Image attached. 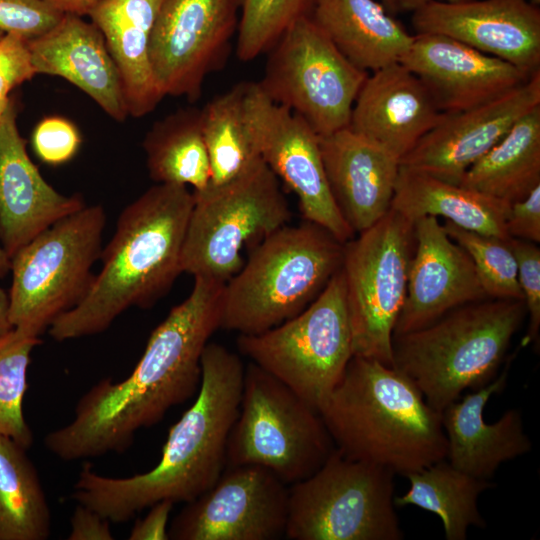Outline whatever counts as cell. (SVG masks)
I'll list each match as a JSON object with an SVG mask.
<instances>
[{
  "label": "cell",
  "instance_id": "1",
  "mask_svg": "<svg viewBox=\"0 0 540 540\" xmlns=\"http://www.w3.org/2000/svg\"><path fill=\"white\" fill-rule=\"evenodd\" d=\"M224 284L194 277L191 293L152 331L132 373L92 386L72 421L45 436V447L65 461L122 453L139 429L159 423L198 392L202 353L220 328Z\"/></svg>",
  "mask_w": 540,
  "mask_h": 540
},
{
  "label": "cell",
  "instance_id": "2",
  "mask_svg": "<svg viewBox=\"0 0 540 540\" xmlns=\"http://www.w3.org/2000/svg\"><path fill=\"white\" fill-rule=\"evenodd\" d=\"M201 368L198 395L170 428L159 462L124 478L100 475L85 463L72 493L77 503L111 523H123L161 500L188 503L217 482L239 412L245 367L236 353L208 342Z\"/></svg>",
  "mask_w": 540,
  "mask_h": 540
},
{
  "label": "cell",
  "instance_id": "3",
  "mask_svg": "<svg viewBox=\"0 0 540 540\" xmlns=\"http://www.w3.org/2000/svg\"><path fill=\"white\" fill-rule=\"evenodd\" d=\"M194 203L186 185L157 183L120 213L103 247L102 268L84 299L58 317L48 333L55 341L106 331L131 307H152L181 274L180 257Z\"/></svg>",
  "mask_w": 540,
  "mask_h": 540
},
{
  "label": "cell",
  "instance_id": "4",
  "mask_svg": "<svg viewBox=\"0 0 540 540\" xmlns=\"http://www.w3.org/2000/svg\"><path fill=\"white\" fill-rule=\"evenodd\" d=\"M345 456L406 476L446 457L441 412L394 367L352 356L319 409Z\"/></svg>",
  "mask_w": 540,
  "mask_h": 540
},
{
  "label": "cell",
  "instance_id": "5",
  "mask_svg": "<svg viewBox=\"0 0 540 540\" xmlns=\"http://www.w3.org/2000/svg\"><path fill=\"white\" fill-rule=\"evenodd\" d=\"M527 316L523 300L493 299L452 309L429 325L393 336V367L442 412L465 390L496 378Z\"/></svg>",
  "mask_w": 540,
  "mask_h": 540
},
{
  "label": "cell",
  "instance_id": "6",
  "mask_svg": "<svg viewBox=\"0 0 540 540\" xmlns=\"http://www.w3.org/2000/svg\"><path fill=\"white\" fill-rule=\"evenodd\" d=\"M343 252L344 243L313 222L275 230L224 284L220 328L254 335L298 315L341 268Z\"/></svg>",
  "mask_w": 540,
  "mask_h": 540
},
{
  "label": "cell",
  "instance_id": "7",
  "mask_svg": "<svg viewBox=\"0 0 540 540\" xmlns=\"http://www.w3.org/2000/svg\"><path fill=\"white\" fill-rule=\"evenodd\" d=\"M106 213L86 205L57 221L10 259L9 319L36 336L87 295L100 259Z\"/></svg>",
  "mask_w": 540,
  "mask_h": 540
},
{
  "label": "cell",
  "instance_id": "8",
  "mask_svg": "<svg viewBox=\"0 0 540 540\" xmlns=\"http://www.w3.org/2000/svg\"><path fill=\"white\" fill-rule=\"evenodd\" d=\"M180 257V269L193 277L226 283L244 265L251 249L286 225L291 211L279 181L262 158L238 177L194 191Z\"/></svg>",
  "mask_w": 540,
  "mask_h": 540
},
{
  "label": "cell",
  "instance_id": "9",
  "mask_svg": "<svg viewBox=\"0 0 540 540\" xmlns=\"http://www.w3.org/2000/svg\"><path fill=\"white\" fill-rule=\"evenodd\" d=\"M318 411L279 379L250 362L226 465H258L286 485L317 471L335 449Z\"/></svg>",
  "mask_w": 540,
  "mask_h": 540
},
{
  "label": "cell",
  "instance_id": "10",
  "mask_svg": "<svg viewBox=\"0 0 540 540\" xmlns=\"http://www.w3.org/2000/svg\"><path fill=\"white\" fill-rule=\"evenodd\" d=\"M395 474L337 448L307 478L288 488L285 537L291 540H401Z\"/></svg>",
  "mask_w": 540,
  "mask_h": 540
},
{
  "label": "cell",
  "instance_id": "11",
  "mask_svg": "<svg viewBox=\"0 0 540 540\" xmlns=\"http://www.w3.org/2000/svg\"><path fill=\"white\" fill-rule=\"evenodd\" d=\"M237 348L319 412L353 356L341 268L302 312L262 333L239 334Z\"/></svg>",
  "mask_w": 540,
  "mask_h": 540
},
{
  "label": "cell",
  "instance_id": "12",
  "mask_svg": "<svg viewBox=\"0 0 540 540\" xmlns=\"http://www.w3.org/2000/svg\"><path fill=\"white\" fill-rule=\"evenodd\" d=\"M414 246L413 222L392 208L344 243L341 270L353 356L393 367V332L406 297Z\"/></svg>",
  "mask_w": 540,
  "mask_h": 540
},
{
  "label": "cell",
  "instance_id": "13",
  "mask_svg": "<svg viewBox=\"0 0 540 540\" xmlns=\"http://www.w3.org/2000/svg\"><path fill=\"white\" fill-rule=\"evenodd\" d=\"M268 52L257 83L269 99L299 115L319 136L349 126L369 73L353 65L307 14L289 25Z\"/></svg>",
  "mask_w": 540,
  "mask_h": 540
},
{
  "label": "cell",
  "instance_id": "14",
  "mask_svg": "<svg viewBox=\"0 0 540 540\" xmlns=\"http://www.w3.org/2000/svg\"><path fill=\"white\" fill-rule=\"evenodd\" d=\"M244 108L260 157L295 193L303 219L343 243L353 238L329 188L319 135L299 115L269 99L257 82H246Z\"/></svg>",
  "mask_w": 540,
  "mask_h": 540
},
{
  "label": "cell",
  "instance_id": "15",
  "mask_svg": "<svg viewBox=\"0 0 540 540\" xmlns=\"http://www.w3.org/2000/svg\"><path fill=\"white\" fill-rule=\"evenodd\" d=\"M237 0H165L154 24L149 58L165 96L195 101L220 68L238 28Z\"/></svg>",
  "mask_w": 540,
  "mask_h": 540
},
{
  "label": "cell",
  "instance_id": "16",
  "mask_svg": "<svg viewBox=\"0 0 540 540\" xmlns=\"http://www.w3.org/2000/svg\"><path fill=\"white\" fill-rule=\"evenodd\" d=\"M289 490L258 465L228 466L174 517L172 540H276L285 537Z\"/></svg>",
  "mask_w": 540,
  "mask_h": 540
},
{
  "label": "cell",
  "instance_id": "17",
  "mask_svg": "<svg viewBox=\"0 0 540 540\" xmlns=\"http://www.w3.org/2000/svg\"><path fill=\"white\" fill-rule=\"evenodd\" d=\"M538 105L540 70L523 84L489 102L458 112L443 113L437 124L400 160V165L460 184L466 171L518 119Z\"/></svg>",
  "mask_w": 540,
  "mask_h": 540
},
{
  "label": "cell",
  "instance_id": "18",
  "mask_svg": "<svg viewBox=\"0 0 540 540\" xmlns=\"http://www.w3.org/2000/svg\"><path fill=\"white\" fill-rule=\"evenodd\" d=\"M416 34H441L522 71L540 70V10L527 0H428L412 12Z\"/></svg>",
  "mask_w": 540,
  "mask_h": 540
},
{
  "label": "cell",
  "instance_id": "19",
  "mask_svg": "<svg viewBox=\"0 0 540 540\" xmlns=\"http://www.w3.org/2000/svg\"><path fill=\"white\" fill-rule=\"evenodd\" d=\"M407 291L393 336L423 328L454 308L488 298L468 253L435 216L414 221Z\"/></svg>",
  "mask_w": 540,
  "mask_h": 540
},
{
  "label": "cell",
  "instance_id": "20",
  "mask_svg": "<svg viewBox=\"0 0 540 540\" xmlns=\"http://www.w3.org/2000/svg\"><path fill=\"white\" fill-rule=\"evenodd\" d=\"M425 85L441 113L489 102L532 75L441 34L414 35L400 60Z\"/></svg>",
  "mask_w": 540,
  "mask_h": 540
},
{
  "label": "cell",
  "instance_id": "21",
  "mask_svg": "<svg viewBox=\"0 0 540 540\" xmlns=\"http://www.w3.org/2000/svg\"><path fill=\"white\" fill-rule=\"evenodd\" d=\"M11 98L0 119V245L15 253L57 221L86 206L82 195L52 187L28 156Z\"/></svg>",
  "mask_w": 540,
  "mask_h": 540
},
{
  "label": "cell",
  "instance_id": "22",
  "mask_svg": "<svg viewBox=\"0 0 540 540\" xmlns=\"http://www.w3.org/2000/svg\"><path fill=\"white\" fill-rule=\"evenodd\" d=\"M442 115L421 80L397 62L368 74L348 127L400 163Z\"/></svg>",
  "mask_w": 540,
  "mask_h": 540
},
{
  "label": "cell",
  "instance_id": "23",
  "mask_svg": "<svg viewBox=\"0 0 540 540\" xmlns=\"http://www.w3.org/2000/svg\"><path fill=\"white\" fill-rule=\"evenodd\" d=\"M333 199L356 234L378 222L391 208L400 163L349 127L319 136Z\"/></svg>",
  "mask_w": 540,
  "mask_h": 540
},
{
  "label": "cell",
  "instance_id": "24",
  "mask_svg": "<svg viewBox=\"0 0 540 540\" xmlns=\"http://www.w3.org/2000/svg\"><path fill=\"white\" fill-rule=\"evenodd\" d=\"M26 44L36 75L62 77L112 119L126 120L129 114L120 73L95 24L64 14L55 26Z\"/></svg>",
  "mask_w": 540,
  "mask_h": 540
},
{
  "label": "cell",
  "instance_id": "25",
  "mask_svg": "<svg viewBox=\"0 0 540 540\" xmlns=\"http://www.w3.org/2000/svg\"><path fill=\"white\" fill-rule=\"evenodd\" d=\"M510 359L505 369L487 385L467 393L441 412L447 448L445 459L455 468L474 477L490 480L504 462L532 449L519 409H509L493 423L484 420L491 396L507 384Z\"/></svg>",
  "mask_w": 540,
  "mask_h": 540
},
{
  "label": "cell",
  "instance_id": "26",
  "mask_svg": "<svg viewBox=\"0 0 540 540\" xmlns=\"http://www.w3.org/2000/svg\"><path fill=\"white\" fill-rule=\"evenodd\" d=\"M165 0H104L89 17L104 36L124 91L128 114L152 112L164 95L153 75L149 44Z\"/></svg>",
  "mask_w": 540,
  "mask_h": 540
},
{
  "label": "cell",
  "instance_id": "27",
  "mask_svg": "<svg viewBox=\"0 0 540 540\" xmlns=\"http://www.w3.org/2000/svg\"><path fill=\"white\" fill-rule=\"evenodd\" d=\"M307 15L353 65L368 73L400 62L414 39L375 0H313Z\"/></svg>",
  "mask_w": 540,
  "mask_h": 540
},
{
  "label": "cell",
  "instance_id": "28",
  "mask_svg": "<svg viewBox=\"0 0 540 540\" xmlns=\"http://www.w3.org/2000/svg\"><path fill=\"white\" fill-rule=\"evenodd\" d=\"M510 203L476 190L399 167L391 208L414 223L423 216L444 217L466 230L509 239Z\"/></svg>",
  "mask_w": 540,
  "mask_h": 540
},
{
  "label": "cell",
  "instance_id": "29",
  "mask_svg": "<svg viewBox=\"0 0 540 540\" xmlns=\"http://www.w3.org/2000/svg\"><path fill=\"white\" fill-rule=\"evenodd\" d=\"M460 185L509 203L540 185V105L518 119Z\"/></svg>",
  "mask_w": 540,
  "mask_h": 540
},
{
  "label": "cell",
  "instance_id": "30",
  "mask_svg": "<svg viewBox=\"0 0 540 540\" xmlns=\"http://www.w3.org/2000/svg\"><path fill=\"white\" fill-rule=\"evenodd\" d=\"M409 490L395 496V506L414 505L436 514L447 540H465L470 526L486 527L478 508L481 493L494 485L463 472L446 459L405 476Z\"/></svg>",
  "mask_w": 540,
  "mask_h": 540
},
{
  "label": "cell",
  "instance_id": "31",
  "mask_svg": "<svg viewBox=\"0 0 540 540\" xmlns=\"http://www.w3.org/2000/svg\"><path fill=\"white\" fill-rule=\"evenodd\" d=\"M150 178L156 183L208 186L210 163L202 131L201 109L180 108L156 121L142 143Z\"/></svg>",
  "mask_w": 540,
  "mask_h": 540
},
{
  "label": "cell",
  "instance_id": "32",
  "mask_svg": "<svg viewBox=\"0 0 540 540\" xmlns=\"http://www.w3.org/2000/svg\"><path fill=\"white\" fill-rule=\"evenodd\" d=\"M27 449L0 434V540H46L51 514Z\"/></svg>",
  "mask_w": 540,
  "mask_h": 540
},
{
  "label": "cell",
  "instance_id": "33",
  "mask_svg": "<svg viewBox=\"0 0 540 540\" xmlns=\"http://www.w3.org/2000/svg\"><path fill=\"white\" fill-rule=\"evenodd\" d=\"M245 87L240 82L201 109L212 185L231 181L261 158L245 114Z\"/></svg>",
  "mask_w": 540,
  "mask_h": 540
},
{
  "label": "cell",
  "instance_id": "34",
  "mask_svg": "<svg viewBox=\"0 0 540 540\" xmlns=\"http://www.w3.org/2000/svg\"><path fill=\"white\" fill-rule=\"evenodd\" d=\"M39 336L12 328L0 336V434L25 449L33 443V433L23 413L28 389V368Z\"/></svg>",
  "mask_w": 540,
  "mask_h": 540
},
{
  "label": "cell",
  "instance_id": "35",
  "mask_svg": "<svg viewBox=\"0 0 540 540\" xmlns=\"http://www.w3.org/2000/svg\"><path fill=\"white\" fill-rule=\"evenodd\" d=\"M443 226L470 256L488 298L523 300L516 259L508 239L466 230L449 221Z\"/></svg>",
  "mask_w": 540,
  "mask_h": 540
},
{
  "label": "cell",
  "instance_id": "36",
  "mask_svg": "<svg viewBox=\"0 0 540 540\" xmlns=\"http://www.w3.org/2000/svg\"><path fill=\"white\" fill-rule=\"evenodd\" d=\"M312 1L237 0V57L248 62L268 52L289 25L308 13Z\"/></svg>",
  "mask_w": 540,
  "mask_h": 540
},
{
  "label": "cell",
  "instance_id": "37",
  "mask_svg": "<svg viewBox=\"0 0 540 540\" xmlns=\"http://www.w3.org/2000/svg\"><path fill=\"white\" fill-rule=\"evenodd\" d=\"M63 15L47 0H0V31L30 40L55 26Z\"/></svg>",
  "mask_w": 540,
  "mask_h": 540
},
{
  "label": "cell",
  "instance_id": "38",
  "mask_svg": "<svg viewBox=\"0 0 540 540\" xmlns=\"http://www.w3.org/2000/svg\"><path fill=\"white\" fill-rule=\"evenodd\" d=\"M508 244L515 256L517 278L529 318L526 343L538 342L540 329V248L536 243L512 238Z\"/></svg>",
  "mask_w": 540,
  "mask_h": 540
},
{
  "label": "cell",
  "instance_id": "39",
  "mask_svg": "<svg viewBox=\"0 0 540 540\" xmlns=\"http://www.w3.org/2000/svg\"><path fill=\"white\" fill-rule=\"evenodd\" d=\"M81 144L76 126L69 120L52 116L44 118L32 134V147L37 157L48 165H61L71 160Z\"/></svg>",
  "mask_w": 540,
  "mask_h": 540
},
{
  "label": "cell",
  "instance_id": "40",
  "mask_svg": "<svg viewBox=\"0 0 540 540\" xmlns=\"http://www.w3.org/2000/svg\"><path fill=\"white\" fill-rule=\"evenodd\" d=\"M25 39L1 31L0 36V119L10 100V92L35 76Z\"/></svg>",
  "mask_w": 540,
  "mask_h": 540
},
{
  "label": "cell",
  "instance_id": "41",
  "mask_svg": "<svg viewBox=\"0 0 540 540\" xmlns=\"http://www.w3.org/2000/svg\"><path fill=\"white\" fill-rule=\"evenodd\" d=\"M506 230L509 237L540 242V185L526 197L510 203Z\"/></svg>",
  "mask_w": 540,
  "mask_h": 540
},
{
  "label": "cell",
  "instance_id": "42",
  "mask_svg": "<svg viewBox=\"0 0 540 540\" xmlns=\"http://www.w3.org/2000/svg\"><path fill=\"white\" fill-rule=\"evenodd\" d=\"M110 521L95 510L77 504L71 519L69 540H112Z\"/></svg>",
  "mask_w": 540,
  "mask_h": 540
},
{
  "label": "cell",
  "instance_id": "43",
  "mask_svg": "<svg viewBox=\"0 0 540 540\" xmlns=\"http://www.w3.org/2000/svg\"><path fill=\"white\" fill-rule=\"evenodd\" d=\"M174 503L171 500H161L149 508V512L135 522L129 540H168V522Z\"/></svg>",
  "mask_w": 540,
  "mask_h": 540
},
{
  "label": "cell",
  "instance_id": "44",
  "mask_svg": "<svg viewBox=\"0 0 540 540\" xmlns=\"http://www.w3.org/2000/svg\"><path fill=\"white\" fill-rule=\"evenodd\" d=\"M63 14L89 16L104 0H47Z\"/></svg>",
  "mask_w": 540,
  "mask_h": 540
},
{
  "label": "cell",
  "instance_id": "45",
  "mask_svg": "<svg viewBox=\"0 0 540 540\" xmlns=\"http://www.w3.org/2000/svg\"><path fill=\"white\" fill-rule=\"evenodd\" d=\"M12 328L13 326L9 319V295L0 286V336Z\"/></svg>",
  "mask_w": 540,
  "mask_h": 540
},
{
  "label": "cell",
  "instance_id": "46",
  "mask_svg": "<svg viewBox=\"0 0 540 540\" xmlns=\"http://www.w3.org/2000/svg\"><path fill=\"white\" fill-rule=\"evenodd\" d=\"M398 12L399 11H411L413 12L418 7L425 4L428 0H395ZM448 3H460L469 0H445Z\"/></svg>",
  "mask_w": 540,
  "mask_h": 540
},
{
  "label": "cell",
  "instance_id": "47",
  "mask_svg": "<svg viewBox=\"0 0 540 540\" xmlns=\"http://www.w3.org/2000/svg\"><path fill=\"white\" fill-rule=\"evenodd\" d=\"M10 271V258L0 245V278L5 277Z\"/></svg>",
  "mask_w": 540,
  "mask_h": 540
},
{
  "label": "cell",
  "instance_id": "48",
  "mask_svg": "<svg viewBox=\"0 0 540 540\" xmlns=\"http://www.w3.org/2000/svg\"><path fill=\"white\" fill-rule=\"evenodd\" d=\"M382 5L385 7L388 13L395 14L398 12L395 0H381Z\"/></svg>",
  "mask_w": 540,
  "mask_h": 540
},
{
  "label": "cell",
  "instance_id": "49",
  "mask_svg": "<svg viewBox=\"0 0 540 540\" xmlns=\"http://www.w3.org/2000/svg\"><path fill=\"white\" fill-rule=\"evenodd\" d=\"M531 3L538 6L540 4V0H532Z\"/></svg>",
  "mask_w": 540,
  "mask_h": 540
},
{
  "label": "cell",
  "instance_id": "50",
  "mask_svg": "<svg viewBox=\"0 0 540 540\" xmlns=\"http://www.w3.org/2000/svg\"><path fill=\"white\" fill-rule=\"evenodd\" d=\"M0 36H1V31H0Z\"/></svg>",
  "mask_w": 540,
  "mask_h": 540
}]
</instances>
